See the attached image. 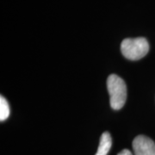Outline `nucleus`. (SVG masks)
I'll list each match as a JSON object with an SVG mask.
<instances>
[{
  "label": "nucleus",
  "instance_id": "nucleus-1",
  "mask_svg": "<svg viewBox=\"0 0 155 155\" xmlns=\"http://www.w3.org/2000/svg\"><path fill=\"white\" fill-rule=\"evenodd\" d=\"M107 88L111 108L115 110H121L127 100V86L124 80L116 74H111L107 79Z\"/></svg>",
  "mask_w": 155,
  "mask_h": 155
},
{
  "label": "nucleus",
  "instance_id": "nucleus-5",
  "mask_svg": "<svg viewBox=\"0 0 155 155\" xmlns=\"http://www.w3.org/2000/svg\"><path fill=\"white\" fill-rule=\"evenodd\" d=\"M10 116V107L7 100L1 96L0 97V121H5Z\"/></svg>",
  "mask_w": 155,
  "mask_h": 155
},
{
  "label": "nucleus",
  "instance_id": "nucleus-6",
  "mask_svg": "<svg viewBox=\"0 0 155 155\" xmlns=\"http://www.w3.org/2000/svg\"><path fill=\"white\" fill-rule=\"evenodd\" d=\"M118 155H132V153H131V152H130L129 150L124 149V150H122L121 153H119Z\"/></svg>",
  "mask_w": 155,
  "mask_h": 155
},
{
  "label": "nucleus",
  "instance_id": "nucleus-3",
  "mask_svg": "<svg viewBox=\"0 0 155 155\" xmlns=\"http://www.w3.org/2000/svg\"><path fill=\"white\" fill-rule=\"evenodd\" d=\"M134 155H155V143L145 135H139L133 140Z\"/></svg>",
  "mask_w": 155,
  "mask_h": 155
},
{
  "label": "nucleus",
  "instance_id": "nucleus-4",
  "mask_svg": "<svg viewBox=\"0 0 155 155\" xmlns=\"http://www.w3.org/2000/svg\"><path fill=\"white\" fill-rule=\"evenodd\" d=\"M112 145V139L109 132H104L101 135L98 148L96 155H107Z\"/></svg>",
  "mask_w": 155,
  "mask_h": 155
},
{
  "label": "nucleus",
  "instance_id": "nucleus-2",
  "mask_svg": "<svg viewBox=\"0 0 155 155\" xmlns=\"http://www.w3.org/2000/svg\"><path fill=\"white\" fill-rule=\"evenodd\" d=\"M121 51L125 58L130 61H138L147 54L149 44L144 37L127 38L122 41Z\"/></svg>",
  "mask_w": 155,
  "mask_h": 155
}]
</instances>
